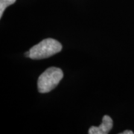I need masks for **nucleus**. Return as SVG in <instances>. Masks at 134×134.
I'll return each instance as SVG.
<instances>
[{
	"label": "nucleus",
	"mask_w": 134,
	"mask_h": 134,
	"mask_svg": "<svg viewBox=\"0 0 134 134\" xmlns=\"http://www.w3.org/2000/svg\"><path fill=\"white\" fill-rule=\"evenodd\" d=\"M62 50V45L58 40L47 38L30 48V58L33 60H41L48 58Z\"/></svg>",
	"instance_id": "f257e3e1"
},
{
	"label": "nucleus",
	"mask_w": 134,
	"mask_h": 134,
	"mask_svg": "<svg viewBox=\"0 0 134 134\" xmlns=\"http://www.w3.org/2000/svg\"><path fill=\"white\" fill-rule=\"evenodd\" d=\"M63 71L57 67H50L39 77L37 86L40 93H47L52 91L62 80Z\"/></svg>",
	"instance_id": "f03ea898"
},
{
	"label": "nucleus",
	"mask_w": 134,
	"mask_h": 134,
	"mask_svg": "<svg viewBox=\"0 0 134 134\" xmlns=\"http://www.w3.org/2000/svg\"><path fill=\"white\" fill-rule=\"evenodd\" d=\"M113 120L109 115H104L102 119V123L100 126H92L89 130L90 134H107L113 128Z\"/></svg>",
	"instance_id": "7ed1b4c3"
},
{
	"label": "nucleus",
	"mask_w": 134,
	"mask_h": 134,
	"mask_svg": "<svg viewBox=\"0 0 134 134\" xmlns=\"http://www.w3.org/2000/svg\"><path fill=\"white\" fill-rule=\"evenodd\" d=\"M16 0H0V18H2L3 13L7 7L13 5Z\"/></svg>",
	"instance_id": "20e7f679"
},
{
	"label": "nucleus",
	"mask_w": 134,
	"mask_h": 134,
	"mask_svg": "<svg viewBox=\"0 0 134 134\" xmlns=\"http://www.w3.org/2000/svg\"><path fill=\"white\" fill-rule=\"evenodd\" d=\"M120 134H133V132L131 131V130H125V131L121 133Z\"/></svg>",
	"instance_id": "39448f33"
},
{
	"label": "nucleus",
	"mask_w": 134,
	"mask_h": 134,
	"mask_svg": "<svg viewBox=\"0 0 134 134\" xmlns=\"http://www.w3.org/2000/svg\"><path fill=\"white\" fill-rule=\"evenodd\" d=\"M25 56H26V57H28V58H30V51L27 52H25Z\"/></svg>",
	"instance_id": "423d86ee"
}]
</instances>
